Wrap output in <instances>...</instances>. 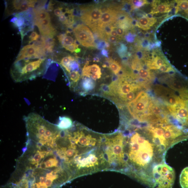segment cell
I'll list each match as a JSON object with an SVG mask.
<instances>
[{
	"label": "cell",
	"mask_w": 188,
	"mask_h": 188,
	"mask_svg": "<svg viewBox=\"0 0 188 188\" xmlns=\"http://www.w3.org/2000/svg\"><path fill=\"white\" fill-rule=\"evenodd\" d=\"M156 21V20L154 18L143 17L139 19L136 25L143 29H148L149 27L153 26Z\"/></svg>",
	"instance_id": "obj_15"
},
{
	"label": "cell",
	"mask_w": 188,
	"mask_h": 188,
	"mask_svg": "<svg viewBox=\"0 0 188 188\" xmlns=\"http://www.w3.org/2000/svg\"><path fill=\"white\" fill-rule=\"evenodd\" d=\"M135 128L136 132L125 137V159L127 174L151 188H153L152 171L158 164L165 162L166 153L155 143L144 128Z\"/></svg>",
	"instance_id": "obj_2"
},
{
	"label": "cell",
	"mask_w": 188,
	"mask_h": 188,
	"mask_svg": "<svg viewBox=\"0 0 188 188\" xmlns=\"http://www.w3.org/2000/svg\"><path fill=\"white\" fill-rule=\"evenodd\" d=\"M153 98L144 91L139 92L135 98L127 104L128 111L138 123H144L149 115Z\"/></svg>",
	"instance_id": "obj_4"
},
{
	"label": "cell",
	"mask_w": 188,
	"mask_h": 188,
	"mask_svg": "<svg viewBox=\"0 0 188 188\" xmlns=\"http://www.w3.org/2000/svg\"><path fill=\"white\" fill-rule=\"evenodd\" d=\"M58 134L27 136L15 172L31 188H59L72 180Z\"/></svg>",
	"instance_id": "obj_1"
},
{
	"label": "cell",
	"mask_w": 188,
	"mask_h": 188,
	"mask_svg": "<svg viewBox=\"0 0 188 188\" xmlns=\"http://www.w3.org/2000/svg\"><path fill=\"white\" fill-rule=\"evenodd\" d=\"M101 75L102 73L101 72L93 73V74L91 75V78L93 80H96L101 78Z\"/></svg>",
	"instance_id": "obj_31"
},
{
	"label": "cell",
	"mask_w": 188,
	"mask_h": 188,
	"mask_svg": "<svg viewBox=\"0 0 188 188\" xmlns=\"http://www.w3.org/2000/svg\"><path fill=\"white\" fill-rule=\"evenodd\" d=\"M178 5L183 10L188 11V1H178Z\"/></svg>",
	"instance_id": "obj_28"
},
{
	"label": "cell",
	"mask_w": 188,
	"mask_h": 188,
	"mask_svg": "<svg viewBox=\"0 0 188 188\" xmlns=\"http://www.w3.org/2000/svg\"><path fill=\"white\" fill-rule=\"evenodd\" d=\"M137 73L140 78L144 80H148L150 79V73L145 69L141 68L138 71Z\"/></svg>",
	"instance_id": "obj_23"
},
{
	"label": "cell",
	"mask_w": 188,
	"mask_h": 188,
	"mask_svg": "<svg viewBox=\"0 0 188 188\" xmlns=\"http://www.w3.org/2000/svg\"><path fill=\"white\" fill-rule=\"evenodd\" d=\"M46 54L44 40L41 37L32 44L23 47L14 62L28 58H46Z\"/></svg>",
	"instance_id": "obj_7"
},
{
	"label": "cell",
	"mask_w": 188,
	"mask_h": 188,
	"mask_svg": "<svg viewBox=\"0 0 188 188\" xmlns=\"http://www.w3.org/2000/svg\"><path fill=\"white\" fill-rule=\"evenodd\" d=\"M70 86L71 87H75L80 79V74L79 71H73L68 74Z\"/></svg>",
	"instance_id": "obj_20"
},
{
	"label": "cell",
	"mask_w": 188,
	"mask_h": 188,
	"mask_svg": "<svg viewBox=\"0 0 188 188\" xmlns=\"http://www.w3.org/2000/svg\"><path fill=\"white\" fill-rule=\"evenodd\" d=\"M115 29V27L114 26V29L112 30V31L111 32V36L116 37L118 36V35Z\"/></svg>",
	"instance_id": "obj_34"
},
{
	"label": "cell",
	"mask_w": 188,
	"mask_h": 188,
	"mask_svg": "<svg viewBox=\"0 0 188 188\" xmlns=\"http://www.w3.org/2000/svg\"><path fill=\"white\" fill-rule=\"evenodd\" d=\"M153 188H173L175 180L174 169L165 162L158 164L152 171Z\"/></svg>",
	"instance_id": "obj_6"
},
{
	"label": "cell",
	"mask_w": 188,
	"mask_h": 188,
	"mask_svg": "<svg viewBox=\"0 0 188 188\" xmlns=\"http://www.w3.org/2000/svg\"><path fill=\"white\" fill-rule=\"evenodd\" d=\"M101 53L102 55L106 57V58H108V51L107 50L104 49L102 50Z\"/></svg>",
	"instance_id": "obj_33"
},
{
	"label": "cell",
	"mask_w": 188,
	"mask_h": 188,
	"mask_svg": "<svg viewBox=\"0 0 188 188\" xmlns=\"http://www.w3.org/2000/svg\"><path fill=\"white\" fill-rule=\"evenodd\" d=\"M127 48L124 44H121L118 49V52L121 58H122L125 56L126 52H127Z\"/></svg>",
	"instance_id": "obj_26"
},
{
	"label": "cell",
	"mask_w": 188,
	"mask_h": 188,
	"mask_svg": "<svg viewBox=\"0 0 188 188\" xmlns=\"http://www.w3.org/2000/svg\"><path fill=\"white\" fill-rule=\"evenodd\" d=\"M42 37L44 40L45 49L47 53H52L53 52L55 43V39L53 38Z\"/></svg>",
	"instance_id": "obj_18"
},
{
	"label": "cell",
	"mask_w": 188,
	"mask_h": 188,
	"mask_svg": "<svg viewBox=\"0 0 188 188\" xmlns=\"http://www.w3.org/2000/svg\"><path fill=\"white\" fill-rule=\"evenodd\" d=\"M80 19L92 30L97 27L102 13L99 7L91 5L80 6Z\"/></svg>",
	"instance_id": "obj_9"
},
{
	"label": "cell",
	"mask_w": 188,
	"mask_h": 188,
	"mask_svg": "<svg viewBox=\"0 0 188 188\" xmlns=\"http://www.w3.org/2000/svg\"><path fill=\"white\" fill-rule=\"evenodd\" d=\"M71 33L66 30V33L61 34L57 36L59 42L63 48L66 49L75 44L77 39L73 38Z\"/></svg>",
	"instance_id": "obj_13"
},
{
	"label": "cell",
	"mask_w": 188,
	"mask_h": 188,
	"mask_svg": "<svg viewBox=\"0 0 188 188\" xmlns=\"http://www.w3.org/2000/svg\"><path fill=\"white\" fill-rule=\"evenodd\" d=\"M11 21L14 26L18 29L22 40L29 32L34 28V23L32 12L31 11L14 14Z\"/></svg>",
	"instance_id": "obj_8"
},
{
	"label": "cell",
	"mask_w": 188,
	"mask_h": 188,
	"mask_svg": "<svg viewBox=\"0 0 188 188\" xmlns=\"http://www.w3.org/2000/svg\"><path fill=\"white\" fill-rule=\"evenodd\" d=\"M115 7H109L108 11L102 13L99 21L97 27H100L108 24H113L117 21L118 14L119 13Z\"/></svg>",
	"instance_id": "obj_12"
},
{
	"label": "cell",
	"mask_w": 188,
	"mask_h": 188,
	"mask_svg": "<svg viewBox=\"0 0 188 188\" xmlns=\"http://www.w3.org/2000/svg\"><path fill=\"white\" fill-rule=\"evenodd\" d=\"M94 62H98L99 61V59L97 57H96L94 59Z\"/></svg>",
	"instance_id": "obj_35"
},
{
	"label": "cell",
	"mask_w": 188,
	"mask_h": 188,
	"mask_svg": "<svg viewBox=\"0 0 188 188\" xmlns=\"http://www.w3.org/2000/svg\"><path fill=\"white\" fill-rule=\"evenodd\" d=\"M96 47L99 50H103L106 47V41L103 40H99L95 43Z\"/></svg>",
	"instance_id": "obj_27"
},
{
	"label": "cell",
	"mask_w": 188,
	"mask_h": 188,
	"mask_svg": "<svg viewBox=\"0 0 188 188\" xmlns=\"http://www.w3.org/2000/svg\"><path fill=\"white\" fill-rule=\"evenodd\" d=\"M170 7L167 4L163 3L159 5L156 7L155 10L152 12V13H166L170 11Z\"/></svg>",
	"instance_id": "obj_21"
},
{
	"label": "cell",
	"mask_w": 188,
	"mask_h": 188,
	"mask_svg": "<svg viewBox=\"0 0 188 188\" xmlns=\"http://www.w3.org/2000/svg\"><path fill=\"white\" fill-rule=\"evenodd\" d=\"M89 61H87L83 68L82 71V77H83L91 78V75L93 73L101 72V68L97 64H93L89 66Z\"/></svg>",
	"instance_id": "obj_14"
},
{
	"label": "cell",
	"mask_w": 188,
	"mask_h": 188,
	"mask_svg": "<svg viewBox=\"0 0 188 188\" xmlns=\"http://www.w3.org/2000/svg\"><path fill=\"white\" fill-rule=\"evenodd\" d=\"M46 2L39 1L32 9L34 25L37 26L42 36L54 38L56 30L52 23L50 15L45 8Z\"/></svg>",
	"instance_id": "obj_5"
},
{
	"label": "cell",
	"mask_w": 188,
	"mask_h": 188,
	"mask_svg": "<svg viewBox=\"0 0 188 188\" xmlns=\"http://www.w3.org/2000/svg\"><path fill=\"white\" fill-rule=\"evenodd\" d=\"M73 32L76 39L83 46L96 47L94 35L87 26L80 24L73 29Z\"/></svg>",
	"instance_id": "obj_11"
},
{
	"label": "cell",
	"mask_w": 188,
	"mask_h": 188,
	"mask_svg": "<svg viewBox=\"0 0 188 188\" xmlns=\"http://www.w3.org/2000/svg\"><path fill=\"white\" fill-rule=\"evenodd\" d=\"M104 40L106 42H109L111 43L115 44L116 43L117 41V38L115 37L109 36L107 37Z\"/></svg>",
	"instance_id": "obj_29"
},
{
	"label": "cell",
	"mask_w": 188,
	"mask_h": 188,
	"mask_svg": "<svg viewBox=\"0 0 188 188\" xmlns=\"http://www.w3.org/2000/svg\"><path fill=\"white\" fill-rule=\"evenodd\" d=\"M50 63L47 58H28L14 62L11 75L16 83L34 80L44 74Z\"/></svg>",
	"instance_id": "obj_3"
},
{
	"label": "cell",
	"mask_w": 188,
	"mask_h": 188,
	"mask_svg": "<svg viewBox=\"0 0 188 188\" xmlns=\"http://www.w3.org/2000/svg\"><path fill=\"white\" fill-rule=\"evenodd\" d=\"M132 5V7L134 9H137L143 6L147 3L146 1H131Z\"/></svg>",
	"instance_id": "obj_24"
},
{
	"label": "cell",
	"mask_w": 188,
	"mask_h": 188,
	"mask_svg": "<svg viewBox=\"0 0 188 188\" xmlns=\"http://www.w3.org/2000/svg\"><path fill=\"white\" fill-rule=\"evenodd\" d=\"M179 182L182 188H188V166L185 168L181 173Z\"/></svg>",
	"instance_id": "obj_19"
},
{
	"label": "cell",
	"mask_w": 188,
	"mask_h": 188,
	"mask_svg": "<svg viewBox=\"0 0 188 188\" xmlns=\"http://www.w3.org/2000/svg\"><path fill=\"white\" fill-rule=\"evenodd\" d=\"M115 27L118 36L120 37H122L125 34V30L118 27H116V26H115Z\"/></svg>",
	"instance_id": "obj_30"
},
{
	"label": "cell",
	"mask_w": 188,
	"mask_h": 188,
	"mask_svg": "<svg viewBox=\"0 0 188 188\" xmlns=\"http://www.w3.org/2000/svg\"><path fill=\"white\" fill-rule=\"evenodd\" d=\"M96 84L94 80L89 77H83L81 83V87L83 91L85 92L92 91L94 88Z\"/></svg>",
	"instance_id": "obj_17"
},
{
	"label": "cell",
	"mask_w": 188,
	"mask_h": 188,
	"mask_svg": "<svg viewBox=\"0 0 188 188\" xmlns=\"http://www.w3.org/2000/svg\"><path fill=\"white\" fill-rule=\"evenodd\" d=\"M187 13L188 15V11L187 12Z\"/></svg>",
	"instance_id": "obj_36"
},
{
	"label": "cell",
	"mask_w": 188,
	"mask_h": 188,
	"mask_svg": "<svg viewBox=\"0 0 188 188\" xmlns=\"http://www.w3.org/2000/svg\"><path fill=\"white\" fill-rule=\"evenodd\" d=\"M40 36L38 34V33L36 32H33L29 36V44H30L34 41H36L39 39Z\"/></svg>",
	"instance_id": "obj_25"
},
{
	"label": "cell",
	"mask_w": 188,
	"mask_h": 188,
	"mask_svg": "<svg viewBox=\"0 0 188 188\" xmlns=\"http://www.w3.org/2000/svg\"><path fill=\"white\" fill-rule=\"evenodd\" d=\"M109 68L113 71L114 74H118L122 69V66L117 61L113 60L111 63Z\"/></svg>",
	"instance_id": "obj_22"
},
{
	"label": "cell",
	"mask_w": 188,
	"mask_h": 188,
	"mask_svg": "<svg viewBox=\"0 0 188 188\" xmlns=\"http://www.w3.org/2000/svg\"><path fill=\"white\" fill-rule=\"evenodd\" d=\"M134 36L130 33L126 36L125 39L128 42L131 43L134 41Z\"/></svg>",
	"instance_id": "obj_32"
},
{
	"label": "cell",
	"mask_w": 188,
	"mask_h": 188,
	"mask_svg": "<svg viewBox=\"0 0 188 188\" xmlns=\"http://www.w3.org/2000/svg\"><path fill=\"white\" fill-rule=\"evenodd\" d=\"M39 2V1L33 0L8 1L5 4V13L7 15H10L27 11L34 8Z\"/></svg>",
	"instance_id": "obj_10"
},
{
	"label": "cell",
	"mask_w": 188,
	"mask_h": 188,
	"mask_svg": "<svg viewBox=\"0 0 188 188\" xmlns=\"http://www.w3.org/2000/svg\"><path fill=\"white\" fill-rule=\"evenodd\" d=\"M73 123L72 120L67 116H60L56 125L60 130H66L72 127Z\"/></svg>",
	"instance_id": "obj_16"
}]
</instances>
